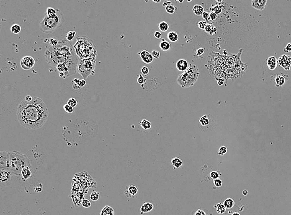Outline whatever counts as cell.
Wrapping results in <instances>:
<instances>
[{"label": "cell", "mask_w": 291, "mask_h": 215, "mask_svg": "<svg viewBox=\"0 0 291 215\" xmlns=\"http://www.w3.org/2000/svg\"><path fill=\"white\" fill-rule=\"evenodd\" d=\"M49 118V110L43 100L33 97L30 102L24 99L17 109V119L22 126L30 130L40 128Z\"/></svg>", "instance_id": "cell-1"}, {"label": "cell", "mask_w": 291, "mask_h": 215, "mask_svg": "<svg viewBox=\"0 0 291 215\" xmlns=\"http://www.w3.org/2000/svg\"><path fill=\"white\" fill-rule=\"evenodd\" d=\"M45 54L47 63L54 68L59 64L78 58L71 43L65 40L59 41L54 46L49 45Z\"/></svg>", "instance_id": "cell-2"}, {"label": "cell", "mask_w": 291, "mask_h": 215, "mask_svg": "<svg viewBox=\"0 0 291 215\" xmlns=\"http://www.w3.org/2000/svg\"><path fill=\"white\" fill-rule=\"evenodd\" d=\"M76 54L80 59L96 58V48L91 39L86 36H78L74 45Z\"/></svg>", "instance_id": "cell-3"}, {"label": "cell", "mask_w": 291, "mask_h": 215, "mask_svg": "<svg viewBox=\"0 0 291 215\" xmlns=\"http://www.w3.org/2000/svg\"><path fill=\"white\" fill-rule=\"evenodd\" d=\"M10 161V172L12 174L20 175L22 169L26 167H31L30 161L26 154L18 151H14L9 152Z\"/></svg>", "instance_id": "cell-4"}, {"label": "cell", "mask_w": 291, "mask_h": 215, "mask_svg": "<svg viewBox=\"0 0 291 215\" xmlns=\"http://www.w3.org/2000/svg\"><path fill=\"white\" fill-rule=\"evenodd\" d=\"M64 21L62 12L57 9V14L55 16L49 17L45 15L43 20L39 22V29L43 33H52L62 26Z\"/></svg>", "instance_id": "cell-5"}, {"label": "cell", "mask_w": 291, "mask_h": 215, "mask_svg": "<svg viewBox=\"0 0 291 215\" xmlns=\"http://www.w3.org/2000/svg\"><path fill=\"white\" fill-rule=\"evenodd\" d=\"M200 72L198 67L191 64L184 73L181 74L177 79V82L183 88L192 86L197 82Z\"/></svg>", "instance_id": "cell-6"}, {"label": "cell", "mask_w": 291, "mask_h": 215, "mask_svg": "<svg viewBox=\"0 0 291 215\" xmlns=\"http://www.w3.org/2000/svg\"><path fill=\"white\" fill-rule=\"evenodd\" d=\"M96 67V58L80 59L77 65V71L85 79L94 73Z\"/></svg>", "instance_id": "cell-7"}, {"label": "cell", "mask_w": 291, "mask_h": 215, "mask_svg": "<svg viewBox=\"0 0 291 215\" xmlns=\"http://www.w3.org/2000/svg\"><path fill=\"white\" fill-rule=\"evenodd\" d=\"M78 63V58H76L71 61L59 64L56 67V69L60 76L65 78L76 72Z\"/></svg>", "instance_id": "cell-8"}, {"label": "cell", "mask_w": 291, "mask_h": 215, "mask_svg": "<svg viewBox=\"0 0 291 215\" xmlns=\"http://www.w3.org/2000/svg\"><path fill=\"white\" fill-rule=\"evenodd\" d=\"M12 173L10 171L5 169H0V183H1V187L3 188L4 187L7 186L11 183V177H12Z\"/></svg>", "instance_id": "cell-9"}, {"label": "cell", "mask_w": 291, "mask_h": 215, "mask_svg": "<svg viewBox=\"0 0 291 215\" xmlns=\"http://www.w3.org/2000/svg\"><path fill=\"white\" fill-rule=\"evenodd\" d=\"M0 169L10 171L9 153L6 151L0 152Z\"/></svg>", "instance_id": "cell-10"}, {"label": "cell", "mask_w": 291, "mask_h": 215, "mask_svg": "<svg viewBox=\"0 0 291 215\" xmlns=\"http://www.w3.org/2000/svg\"><path fill=\"white\" fill-rule=\"evenodd\" d=\"M278 64L285 70H289L291 67V57L282 55L278 59Z\"/></svg>", "instance_id": "cell-11"}, {"label": "cell", "mask_w": 291, "mask_h": 215, "mask_svg": "<svg viewBox=\"0 0 291 215\" xmlns=\"http://www.w3.org/2000/svg\"><path fill=\"white\" fill-rule=\"evenodd\" d=\"M35 65L34 59L30 56H26L21 61V67L24 70H29Z\"/></svg>", "instance_id": "cell-12"}, {"label": "cell", "mask_w": 291, "mask_h": 215, "mask_svg": "<svg viewBox=\"0 0 291 215\" xmlns=\"http://www.w3.org/2000/svg\"><path fill=\"white\" fill-rule=\"evenodd\" d=\"M140 55V57L141 60L146 64H150L153 61H154V57H153L152 54L148 52L147 50H143L141 52L139 53Z\"/></svg>", "instance_id": "cell-13"}, {"label": "cell", "mask_w": 291, "mask_h": 215, "mask_svg": "<svg viewBox=\"0 0 291 215\" xmlns=\"http://www.w3.org/2000/svg\"><path fill=\"white\" fill-rule=\"evenodd\" d=\"M267 2V0H253L251 1V5L254 9L262 11L265 8Z\"/></svg>", "instance_id": "cell-14"}, {"label": "cell", "mask_w": 291, "mask_h": 215, "mask_svg": "<svg viewBox=\"0 0 291 215\" xmlns=\"http://www.w3.org/2000/svg\"><path fill=\"white\" fill-rule=\"evenodd\" d=\"M138 193V188L135 185H130L127 187L125 194L128 197H134Z\"/></svg>", "instance_id": "cell-15"}, {"label": "cell", "mask_w": 291, "mask_h": 215, "mask_svg": "<svg viewBox=\"0 0 291 215\" xmlns=\"http://www.w3.org/2000/svg\"><path fill=\"white\" fill-rule=\"evenodd\" d=\"M266 64L270 70H272V71L274 70L276 68L277 64H278V60L274 56L270 57L267 60Z\"/></svg>", "instance_id": "cell-16"}, {"label": "cell", "mask_w": 291, "mask_h": 215, "mask_svg": "<svg viewBox=\"0 0 291 215\" xmlns=\"http://www.w3.org/2000/svg\"><path fill=\"white\" fill-rule=\"evenodd\" d=\"M188 63L185 59H181L176 63V68L180 71H185L188 68Z\"/></svg>", "instance_id": "cell-17"}, {"label": "cell", "mask_w": 291, "mask_h": 215, "mask_svg": "<svg viewBox=\"0 0 291 215\" xmlns=\"http://www.w3.org/2000/svg\"><path fill=\"white\" fill-rule=\"evenodd\" d=\"M32 168L30 167H26L22 169L21 175L22 176L24 180H27L29 178H30L32 176Z\"/></svg>", "instance_id": "cell-18"}, {"label": "cell", "mask_w": 291, "mask_h": 215, "mask_svg": "<svg viewBox=\"0 0 291 215\" xmlns=\"http://www.w3.org/2000/svg\"><path fill=\"white\" fill-rule=\"evenodd\" d=\"M154 208V205L151 203H144L142 206L140 207V214L147 213L151 211Z\"/></svg>", "instance_id": "cell-19"}, {"label": "cell", "mask_w": 291, "mask_h": 215, "mask_svg": "<svg viewBox=\"0 0 291 215\" xmlns=\"http://www.w3.org/2000/svg\"><path fill=\"white\" fill-rule=\"evenodd\" d=\"M205 32L209 34L210 36H213V35H216L217 33V29L213 24H207L206 25V28L204 29Z\"/></svg>", "instance_id": "cell-20"}, {"label": "cell", "mask_w": 291, "mask_h": 215, "mask_svg": "<svg viewBox=\"0 0 291 215\" xmlns=\"http://www.w3.org/2000/svg\"><path fill=\"white\" fill-rule=\"evenodd\" d=\"M193 12L197 16H202V14L204 12V8L200 5H196L194 6L192 8Z\"/></svg>", "instance_id": "cell-21"}, {"label": "cell", "mask_w": 291, "mask_h": 215, "mask_svg": "<svg viewBox=\"0 0 291 215\" xmlns=\"http://www.w3.org/2000/svg\"><path fill=\"white\" fill-rule=\"evenodd\" d=\"M100 215H114V210L111 206L106 205L101 211Z\"/></svg>", "instance_id": "cell-22"}, {"label": "cell", "mask_w": 291, "mask_h": 215, "mask_svg": "<svg viewBox=\"0 0 291 215\" xmlns=\"http://www.w3.org/2000/svg\"><path fill=\"white\" fill-rule=\"evenodd\" d=\"M214 208L215 209H216V211L217 212L218 214H224V213L226 212V210H227V208L225 207L223 203H218L217 204L215 205Z\"/></svg>", "instance_id": "cell-23"}, {"label": "cell", "mask_w": 291, "mask_h": 215, "mask_svg": "<svg viewBox=\"0 0 291 215\" xmlns=\"http://www.w3.org/2000/svg\"><path fill=\"white\" fill-rule=\"evenodd\" d=\"M160 48L163 51H168L171 49V45L168 41L165 40L164 39H162V40L160 43Z\"/></svg>", "instance_id": "cell-24"}, {"label": "cell", "mask_w": 291, "mask_h": 215, "mask_svg": "<svg viewBox=\"0 0 291 215\" xmlns=\"http://www.w3.org/2000/svg\"><path fill=\"white\" fill-rule=\"evenodd\" d=\"M171 164L174 169H178L182 166V161L178 157H174L171 159Z\"/></svg>", "instance_id": "cell-25"}, {"label": "cell", "mask_w": 291, "mask_h": 215, "mask_svg": "<svg viewBox=\"0 0 291 215\" xmlns=\"http://www.w3.org/2000/svg\"><path fill=\"white\" fill-rule=\"evenodd\" d=\"M223 205L227 209H231L235 205V201L231 198H228V199L225 200Z\"/></svg>", "instance_id": "cell-26"}, {"label": "cell", "mask_w": 291, "mask_h": 215, "mask_svg": "<svg viewBox=\"0 0 291 215\" xmlns=\"http://www.w3.org/2000/svg\"><path fill=\"white\" fill-rule=\"evenodd\" d=\"M167 37H168V40H169L170 42H176L177 40H178V38H179L178 34H177L176 32L173 31L170 32L168 34V35H167Z\"/></svg>", "instance_id": "cell-27"}, {"label": "cell", "mask_w": 291, "mask_h": 215, "mask_svg": "<svg viewBox=\"0 0 291 215\" xmlns=\"http://www.w3.org/2000/svg\"><path fill=\"white\" fill-rule=\"evenodd\" d=\"M140 125L144 130H149L151 127V123L147 119H143L140 122Z\"/></svg>", "instance_id": "cell-28"}, {"label": "cell", "mask_w": 291, "mask_h": 215, "mask_svg": "<svg viewBox=\"0 0 291 215\" xmlns=\"http://www.w3.org/2000/svg\"><path fill=\"white\" fill-rule=\"evenodd\" d=\"M275 82L276 84V86L278 87L282 86L284 84L285 82H286V79L284 78L282 76L278 75L275 77Z\"/></svg>", "instance_id": "cell-29"}, {"label": "cell", "mask_w": 291, "mask_h": 215, "mask_svg": "<svg viewBox=\"0 0 291 215\" xmlns=\"http://www.w3.org/2000/svg\"><path fill=\"white\" fill-rule=\"evenodd\" d=\"M199 123L203 126H207L209 125L210 120H209V119L208 118V116L205 115H203L202 117H201L200 119H199Z\"/></svg>", "instance_id": "cell-30"}, {"label": "cell", "mask_w": 291, "mask_h": 215, "mask_svg": "<svg viewBox=\"0 0 291 215\" xmlns=\"http://www.w3.org/2000/svg\"><path fill=\"white\" fill-rule=\"evenodd\" d=\"M158 27L159 29L160 30V31L165 32L169 29L170 26L166 22H165V21H162V22H161L160 24H159Z\"/></svg>", "instance_id": "cell-31"}, {"label": "cell", "mask_w": 291, "mask_h": 215, "mask_svg": "<svg viewBox=\"0 0 291 215\" xmlns=\"http://www.w3.org/2000/svg\"><path fill=\"white\" fill-rule=\"evenodd\" d=\"M57 9H55L53 8H48L45 14L49 17H54L57 15Z\"/></svg>", "instance_id": "cell-32"}, {"label": "cell", "mask_w": 291, "mask_h": 215, "mask_svg": "<svg viewBox=\"0 0 291 215\" xmlns=\"http://www.w3.org/2000/svg\"><path fill=\"white\" fill-rule=\"evenodd\" d=\"M222 6L220 5H217L216 6L213 5L212 8H210V10L212 11V12H215L216 14H219L221 13L222 10Z\"/></svg>", "instance_id": "cell-33"}, {"label": "cell", "mask_w": 291, "mask_h": 215, "mask_svg": "<svg viewBox=\"0 0 291 215\" xmlns=\"http://www.w3.org/2000/svg\"><path fill=\"white\" fill-rule=\"evenodd\" d=\"M10 30H11V31L12 32V33L15 34H18L20 33V32H21L22 28H21V27L19 26V25L14 24V25H12V26H11Z\"/></svg>", "instance_id": "cell-34"}, {"label": "cell", "mask_w": 291, "mask_h": 215, "mask_svg": "<svg viewBox=\"0 0 291 215\" xmlns=\"http://www.w3.org/2000/svg\"><path fill=\"white\" fill-rule=\"evenodd\" d=\"M99 197H100V193L98 192H96V191L92 192V193H91V195H90V199H91L92 201H94V202H96V201L98 200Z\"/></svg>", "instance_id": "cell-35"}, {"label": "cell", "mask_w": 291, "mask_h": 215, "mask_svg": "<svg viewBox=\"0 0 291 215\" xmlns=\"http://www.w3.org/2000/svg\"><path fill=\"white\" fill-rule=\"evenodd\" d=\"M165 9H166V12H168V14H172L175 13V12L176 8H175V5H173L172 4V5H169V6H168L166 7Z\"/></svg>", "instance_id": "cell-36"}, {"label": "cell", "mask_w": 291, "mask_h": 215, "mask_svg": "<svg viewBox=\"0 0 291 215\" xmlns=\"http://www.w3.org/2000/svg\"><path fill=\"white\" fill-rule=\"evenodd\" d=\"M76 32L75 31H70L68 32V34H67V40H68V41H71V40H72L73 39H74V37H75L76 36Z\"/></svg>", "instance_id": "cell-37"}, {"label": "cell", "mask_w": 291, "mask_h": 215, "mask_svg": "<svg viewBox=\"0 0 291 215\" xmlns=\"http://www.w3.org/2000/svg\"><path fill=\"white\" fill-rule=\"evenodd\" d=\"M64 110L68 113H72L73 112H74L73 107H72L71 106L69 105L68 104H65L64 105Z\"/></svg>", "instance_id": "cell-38"}, {"label": "cell", "mask_w": 291, "mask_h": 215, "mask_svg": "<svg viewBox=\"0 0 291 215\" xmlns=\"http://www.w3.org/2000/svg\"><path fill=\"white\" fill-rule=\"evenodd\" d=\"M227 153V147L224 146H222L219 149V151H218V154L220 156H223Z\"/></svg>", "instance_id": "cell-39"}, {"label": "cell", "mask_w": 291, "mask_h": 215, "mask_svg": "<svg viewBox=\"0 0 291 215\" xmlns=\"http://www.w3.org/2000/svg\"><path fill=\"white\" fill-rule=\"evenodd\" d=\"M67 104H68L69 105H70V106H71L72 107L74 108L76 106L77 104H78V102H77V101L76 99H74V98H71V99L68 100Z\"/></svg>", "instance_id": "cell-40"}, {"label": "cell", "mask_w": 291, "mask_h": 215, "mask_svg": "<svg viewBox=\"0 0 291 215\" xmlns=\"http://www.w3.org/2000/svg\"><path fill=\"white\" fill-rule=\"evenodd\" d=\"M81 205H82V206H83L84 208H88L91 207V202H90V201L89 200L84 199L82 201Z\"/></svg>", "instance_id": "cell-41"}, {"label": "cell", "mask_w": 291, "mask_h": 215, "mask_svg": "<svg viewBox=\"0 0 291 215\" xmlns=\"http://www.w3.org/2000/svg\"><path fill=\"white\" fill-rule=\"evenodd\" d=\"M210 177L213 180H215L217 179V178H219L220 174L217 171H212V172L210 173Z\"/></svg>", "instance_id": "cell-42"}, {"label": "cell", "mask_w": 291, "mask_h": 215, "mask_svg": "<svg viewBox=\"0 0 291 215\" xmlns=\"http://www.w3.org/2000/svg\"><path fill=\"white\" fill-rule=\"evenodd\" d=\"M222 184H223L222 181V180H220V178H217V179L213 180V184H214L215 186L217 188L222 187Z\"/></svg>", "instance_id": "cell-43"}, {"label": "cell", "mask_w": 291, "mask_h": 215, "mask_svg": "<svg viewBox=\"0 0 291 215\" xmlns=\"http://www.w3.org/2000/svg\"><path fill=\"white\" fill-rule=\"evenodd\" d=\"M141 73L143 75H148L150 73V70L147 67H143L141 69Z\"/></svg>", "instance_id": "cell-44"}, {"label": "cell", "mask_w": 291, "mask_h": 215, "mask_svg": "<svg viewBox=\"0 0 291 215\" xmlns=\"http://www.w3.org/2000/svg\"><path fill=\"white\" fill-rule=\"evenodd\" d=\"M197 24L199 29H202V30H204L205 28H206V25L207 24L206 21H200V22H198Z\"/></svg>", "instance_id": "cell-45"}, {"label": "cell", "mask_w": 291, "mask_h": 215, "mask_svg": "<svg viewBox=\"0 0 291 215\" xmlns=\"http://www.w3.org/2000/svg\"><path fill=\"white\" fill-rule=\"evenodd\" d=\"M145 81L146 79L144 78V77H143L142 74H140V75L139 76V78H138L137 79L138 83L139 84H143L145 82Z\"/></svg>", "instance_id": "cell-46"}, {"label": "cell", "mask_w": 291, "mask_h": 215, "mask_svg": "<svg viewBox=\"0 0 291 215\" xmlns=\"http://www.w3.org/2000/svg\"><path fill=\"white\" fill-rule=\"evenodd\" d=\"M202 18H203V19H204V20L206 21H208L210 19V14H209V12H206V11H204V12L202 14Z\"/></svg>", "instance_id": "cell-47"}, {"label": "cell", "mask_w": 291, "mask_h": 215, "mask_svg": "<svg viewBox=\"0 0 291 215\" xmlns=\"http://www.w3.org/2000/svg\"><path fill=\"white\" fill-rule=\"evenodd\" d=\"M151 54H152L153 57L155 59H158L160 58V55H161L160 54V52L157 51V50H154V51L152 52V53H151Z\"/></svg>", "instance_id": "cell-48"}, {"label": "cell", "mask_w": 291, "mask_h": 215, "mask_svg": "<svg viewBox=\"0 0 291 215\" xmlns=\"http://www.w3.org/2000/svg\"><path fill=\"white\" fill-rule=\"evenodd\" d=\"M194 215H207V213L205 212L204 210H197L196 212H195V213H194Z\"/></svg>", "instance_id": "cell-49"}, {"label": "cell", "mask_w": 291, "mask_h": 215, "mask_svg": "<svg viewBox=\"0 0 291 215\" xmlns=\"http://www.w3.org/2000/svg\"><path fill=\"white\" fill-rule=\"evenodd\" d=\"M204 53V48H199L198 50H197L196 51V55L197 56H201L202 55L203 53Z\"/></svg>", "instance_id": "cell-50"}, {"label": "cell", "mask_w": 291, "mask_h": 215, "mask_svg": "<svg viewBox=\"0 0 291 215\" xmlns=\"http://www.w3.org/2000/svg\"><path fill=\"white\" fill-rule=\"evenodd\" d=\"M284 52H291V43H287L286 47L284 48Z\"/></svg>", "instance_id": "cell-51"}, {"label": "cell", "mask_w": 291, "mask_h": 215, "mask_svg": "<svg viewBox=\"0 0 291 215\" xmlns=\"http://www.w3.org/2000/svg\"><path fill=\"white\" fill-rule=\"evenodd\" d=\"M210 20H212V21L216 20V18H217V14H216L215 12H211L210 13Z\"/></svg>", "instance_id": "cell-52"}, {"label": "cell", "mask_w": 291, "mask_h": 215, "mask_svg": "<svg viewBox=\"0 0 291 215\" xmlns=\"http://www.w3.org/2000/svg\"><path fill=\"white\" fill-rule=\"evenodd\" d=\"M154 37L157 39H160L161 37V33L160 32L157 31L154 33Z\"/></svg>", "instance_id": "cell-53"}, {"label": "cell", "mask_w": 291, "mask_h": 215, "mask_svg": "<svg viewBox=\"0 0 291 215\" xmlns=\"http://www.w3.org/2000/svg\"><path fill=\"white\" fill-rule=\"evenodd\" d=\"M171 5H172V3H171V1H164V2L163 3V6L166 7V6H168Z\"/></svg>", "instance_id": "cell-54"}, {"label": "cell", "mask_w": 291, "mask_h": 215, "mask_svg": "<svg viewBox=\"0 0 291 215\" xmlns=\"http://www.w3.org/2000/svg\"><path fill=\"white\" fill-rule=\"evenodd\" d=\"M217 82L219 86L223 85V83H224V79H219L217 81Z\"/></svg>", "instance_id": "cell-55"}, {"label": "cell", "mask_w": 291, "mask_h": 215, "mask_svg": "<svg viewBox=\"0 0 291 215\" xmlns=\"http://www.w3.org/2000/svg\"><path fill=\"white\" fill-rule=\"evenodd\" d=\"M32 99H33V97L31 96H30V95H27V96L25 97V100L27 101H28V102H30V101H31Z\"/></svg>", "instance_id": "cell-56"}, {"label": "cell", "mask_w": 291, "mask_h": 215, "mask_svg": "<svg viewBox=\"0 0 291 215\" xmlns=\"http://www.w3.org/2000/svg\"><path fill=\"white\" fill-rule=\"evenodd\" d=\"M248 191L246 190H244L243 191V195H244V196H246V195H248Z\"/></svg>", "instance_id": "cell-57"}, {"label": "cell", "mask_w": 291, "mask_h": 215, "mask_svg": "<svg viewBox=\"0 0 291 215\" xmlns=\"http://www.w3.org/2000/svg\"><path fill=\"white\" fill-rule=\"evenodd\" d=\"M232 215H240V213H237V212H234V213H232Z\"/></svg>", "instance_id": "cell-58"}, {"label": "cell", "mask_w": 291, "mask_h": 215, "mask_svg": "<svg viewBox=\"0 0 291 215\" xmlns=\"http://www.w3.org/2000/svg\"><path fill=\"white\" fill-rule=\"evenodd\" d=\"M153 1H154V3H160V1H155V0H154Z\"/></svg>", "instance_id": "cell-59"}, {"label": "cell", "mask_w": 291, "mask_h": 215, "mask_svg": "<svg viewBox=\"0 0 291 215\" xmlns=\"http://www.w3.org/2000/svg\"><path fill=\"white\" fill-rule=\"evenodd\" d=\"M216 2H219V3H222V1H216Z\"/></svg>", "instance_id": "cell-60"}, {"label": "cell", "mask_w": 291, "mask_h": 215, "mask_svg": "<svg viewBox=\"0 0 291 215\" xmlns=\"http://www.w3.org/2000/svg\"><path fill=\"white\" fill-rule=\"evenodd\" d=\"M179 3H182V2H183V1H179Z\"/></svg>", "instance_id": "cell-61"}]
</instances>
